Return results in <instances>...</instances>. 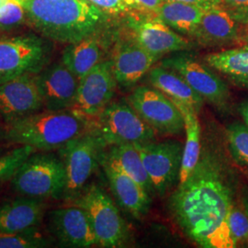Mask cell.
I'll return each mask as SVG.
<instances>
[{
	"label": "cell",
	"mask_w": 248,
	"mask_h": 248,
	"mask_svg": "<svg viewBox=\"0 0 248 248\" xmlns=\"http://www.w3.org/2000/svg\"><path fill=\"white\" fill-rule=\"evenodd\" d=\"M155 192L165 195L179 181L182 165V144L177 141L135 143Z\"/></svg>",
	"instance_id": "11"
},
{
	"label": "cell",
	"mask_w": 248,
	"mask_h": 248,
	"mask_svg": "<svg viewBox=\"0 0 248 248\" xmlns=\"http://www.w3.org/2000/svg\"><path fill=\"white\" fill-rule=\"evenodd\" d=\"M204 62L235 85L248 89V44L209 53L204 56Z\"/></svg>",
	"instance_id": "24"
},
{
	"label": "cell",
	"mask_w": 248,
	"mask_h": 248,
	"mask_svg": "<svg viewBox=\"0 0 248 248\" xmlns=\"http://www.w3.org/2000/svg\"><path fill=\"white\" fill-rule=\"evenodd\" d=\"M0 120H1V119H0Z\"/></svg>",
	"instance_id": "41"
},
{
	"label": "cell",
	"mask_w": 248,
	"mask_h": 248,
	"mask_svg": "<svg viewBox=\"0 0 248 248\" xmlns=\"http://www.w3.org/2000/svg\"><path fill=\"white\" fill-rule=\"evenodd\" d=\"M241 201H242V202L245 205V207H246V209H247V211L248 212V195L243 196V198L241 199Z\"/></svg>",
	"instance_id": "37"
},
{
	"label": "cell",
	"mask_w": 248,
	"mask_h": 248,
	"mask_svg": "<svg viewBox=\"0 0 248 248\" xmlns=\"http://www.w3.org/2000/svg\"><path fill=\"white\" fill-rule=\"evenodd\" d=\"M117 85L111 60L99 62L79 80L73 109L96 118L111 102Z\"/></svg>",
	"instance_id": "13"
},
{
	"label": "cell",
	"mask_w": 248,
	"mask_h": 248,
	"mask_svg": "<svg viewBox=\"0 0 248 248\" xmlns=\"http://www.w3.org/2000/svg\"><path fill=\"white\" fill-rule=\"evenodd\" d=\"M11 187L20 196L37 199H61L65 171L61 157L52 151H36L10 179Z\"/></svg>",
	"instance_id": "4"
},
{
	"label": "cell",
	"mask_w": 248,
	"mask_h": 248,
	"mask_svg": "<svg viewBox=\"0 0 248 248\" xmlns=\"http://www.w3.org/2000/svg\"><path fill=\"white\" fill-rule=\"evenodd\" d=\"M106 143L93 129L58 149L65 171L62 199L74 202L87 186L89 178L101 163Z\"/></svg>",
	"instance_id": "6"
},
{
	"label": "cell",
	"mask_w": 248,
	"mask_h": 248,
	"mask_svg": "<svg viewBox=\"0 0 248 248\" xmlns=\"http://www.w3.org/2000/svg\"><path fill=\"white\" fill-rule=\"evenodd\" d=\"M0 32H1V31H0Z\"/></svg>",
	"instance_id": "40"
},
{
	"label": "cell",
	"mask_w": 248,
	"mask_h": 248,
	"mask_svg": "<svg viewBox=\"0 0 248 248\" xmlns=\"http://www.w3.org/2000/svg\"><path fill=\"white\" fill-rule=\"evenodd\" d=\"M242 41L243 42H245L246 44H248V27L247 28V31H246V33H245V35L243 37V39H242Z\"/></svg>",
	"instance_id": "38"
},
{
	"label": "cell",
	"mask_w": 248,
	"mask_h": 248,
	"mask_svg": "<svg viewBox=\"0 0 248 248\" xmlns=\"http://www.w3.org/2000/svg\"><path fill=\"white\" fill-rule=\"evenodd\" d=\"M205 9L179 1H164L156 12V17L180 35L193 38Z\"/></svg>",
	"instance_id": "23"
},
{
	"label": "cell",
	"mask_w": 248,
	"mask_h": 248,
	"mask_svg": "<svg viewBox=\"0 0 248 248\" xmlns=\"http://www.w3.org/2000/svg\"><path fill=\"white\" fill-rule=\"evenodd\" d=\"M244 26L222 7L211 8L204 10L193 38L204 45H228L242 41L247 31Z\"/></svg>",
	"instance_id": "20"
},
{
	"label": "cell",
	"mask_w": 248,
	"mask_h": 248,
	"mask_svg": "<svg viewBox=\"0 0 248 248\" xmlns=\"http://www.w3.org/2000/svg\"><path fill=\"white\" fill-rule=\"evenodd\" d=\"M240 113L245 122V124L248 127V100L241 103L239 108Z\"/></svg>",
	"instance_id": "36"
},
{
	"label": "cell",
	"mask_w": 248,
	"mask_h": 248,
	"mask_svg": "<svg viewBox=\"0 0 248 248\" xmlns=\"http://www.w3.org/2000/svg\"><path fill=\"white\" fill-rule=\"evenodd\" d=\"M72 202L88 214L96 235L97 247H126L131 235L129 227L114 202L101 186L97 184L86 186Z\"/></svg>",
	"instance_id": "5"
},
{
	"label": "cell",
	"mask_w": 248,
	"mask_h": 248,
	"mask_svg": "<svg viewBox=\"0 0 248 248\" xmlns=\"http://www.w3.org/2000/svg\"><path fill=\"white\" fill-rule=\"evenodd\" d=\"M149 81L154 88L170 99L194 108L198 113L201 112L205 102L203 98L177 72L158 65L151 68Z\"/></svg>",
	"instance_id": "21"
},
{
	"label": "cell",
	"mask_w": 248,
	"mask_h": 248,
	"mask_svg": "<svg viewBox=\"0 0 248 248\" xmlns=\"http://www.w3.org/2000/svg\"><path fill=\"white\" fill-rule=\"evenodd\" d=\"M108 16L132 14L128 0H84Z\"/></svg>",
	"instance_id": "32"
},
{
	"label": "cell",
	"mask_w": 248,
	"mask_h": 248,
	"mask_svg": "<svg viewBox=\"0 0 248 248\" xmlns=\"http://www.w3.org/2000/svg\"><path fill=\"white\" fill-rule=\"evenodd\" d=\"M52 45L45 37L21 34L0 39V85L25 75H37L49 64Z\"/></svg>",
	"instance_id": "7"
},
{
	"label": "cell",
	"mask_w": 248,
	"mask_h": 248,
	"mask_svg": "<svg viewBox=\"0 0 248 248\" xmlns=\"http://www.w3.org/2000/svg\"><path fill=\"white\" fill-rule=\"evenodd\" d=\"M226 138L231 154L240 164L248 167V127L234 123L226 129Z\"/></svg>",
	"instance_id": "29"
},
{
	"label": "cell",
	"mask_w": 248,
	"mask_h": 248,
	"mask_svg": "<svg viewBox=\"0 0 248 248\" xmlns=\"http://www.w3.org/2000/svg\"><path fill=\"white\" fill-rule=\"evenodd\" d=\"M102 45L97 35L90 36L66 45L62 51V62L80 80L102 62Z\"/></svg>",
	"instance_id": "22"
},
{
	"label": "cell",
	"mask_w": 248,
	"mask_h": 248,
	"mask_svg": "<svg viewBox=\"0 0 248 248\" xmlns=\"http://www.w3.org/2000/svg\"><path fill=\"white\" fill-rule=\"evenodd\" d=\"M53 245L38 228L31 230L0 232V248H43Z\"/></svg>",
	"instance_id": "27"
},
{
	"label": "cell",
	"mask_w": 248,
	"mask_h": 248,
	"mask_svg": "<svg viewBox=\"0 0 248 248\" xmlns=\"http://www.w3.org/2000/svg\"><path fill=\"white\" fill-rule=\"evenodd\" d=\"M6 1H7V0H0V8L4 5V3H5Z\"/></svg>",
	"instance_id": "39"
},
{
	"label": "cell",
	"mask_w": 248,
	"mask_h": 248,
	"mask_svg": "<svg viewBox=\"0 0 248 248\" xmlns=\"http://www.w3.org/2000/svg\"><path fill=\"white\" fill-rule=\"evenodd\" d=\"M45 109L64 110L75 106L79 79L62 62L47 64L35 75Z\"/></svg>",
	"instance_id": "16"
},
{
	"label": "cell",
	"mask_w": 248,
	"mask_h": 248,
	"mask_svg": "<svg viewBox=\"0 0 248 248\" xmlns=\"http://www.w3.org/2000/svg\"><path fill=\"white\" fill-rule=\"evenodd\" d=\"M163 2L164 0H128L132 14L146 16H156V12Z\"/></svg>",
	"instance_id": "34"
},
{
	"label": "cell",
	"mask_w": 248,
	"mask_h": 248,
	"mask_svg": "<svg viewBox=\"0 0 248 248\" xmlns=\"http://www.w3.org/2000/svg\"><path fill=\"white\" fill-rule=\"evenodd\" d=\"M222 156L204 147L194 170L169 198L175 222L202 248H235L227 226L236 201L234 179Z\"/></svg>",
	"instance_id": "1"
},
{
	"label": "cell",
	"mask_w": 248,
	"mask_h": 248,
	"mask_svg": "<svg viewBox=\"0 0 248 248\" xmlns=\"http://www.w3.org/2000/svg\"><path fill=\"white\" fill-rule=\"evenodd\" d=\"M47 228L62 248L97 247V239L87 213L73 205L46 213Z\"/></svg>",
	"instance_id": "14"
},
{
	"label": "cell",
	"mask_w": 248,
	"mask_h": 248,
	"mask_svg": "<svg viewBox=\"0 0 248 248\" xmlns=\"http://www.w3.org/2000/svg\"><path fill=\"white\" fill-rule=\"evenodd\" d=\"M131 37L158 60L169 53L187 51L192 44L156 16L132 14L127 20Z\"/></svg>",
	"instance_id": "12"
},
{
	"label": "cell",
	"mask_w": 248,
	"mask_h": 248,
	"mask_svg": "<svg viewBox=\"0 0 248 248\" xmlns=\"http://www.w3.org/2000/svg\"><path fill=\"white\" fill-rule=\"evenodd\" d=\"M43 37L69 45L97 35L108 16L84 0H16Z\"/></svg>",
	"instance_id": "2"
},
{
	"label": "cell",
	"mask_w": 248,
	"mask_h": 248,
	"mask_svg": "<svg viewBox=\"0 0 248 248\" xmlns=\"http://www.w3.org/2000/svg\"><path fill=\"white\" fill-rule=\"evenodd\" d=\"M172 100V99H171ZM182 113L184 119V129L186 132V143L183 149L182 165L179 175V183H183L189 177L200 160L202 154V129L199 122L198 112L194 108L181 102L172 100Z\"/></svg>",
	"instance_id": "25"
},
{
	"label": "cell",
	"mask_w": 248,
	"mask_h": 248,
	"mask_svg": "<svg viewBox=\"0 0 248 248\" xmlns=\"http://www.w3.org/2000/svg\"><path fill=\"white\" fill-rule=\"evenodd\" d=\"M127 102L155 133L178 135L185 130L184 119L177 105L154 87L136 88Z\"/></svg>",
	"instance_id": "10"
},
{
	"label": "cell",
	"mask_w": 248,
	"mask_h": 248,
	"mask_svg": "<svg viewBox=\"0 0 248 248\" xmlns=\"http://www.w3.org/2000/svg\"><path fill=\"white\" fill-rule=\"evenodd\" d=\"M36 152L28 145L16 146L14 149L0 155V183L10 180L22 163Z\"/></svg>",
	"instance_id": "30"
},
{
	"label": "cell",
	"mask_w": 248,
	"mask_h": 248,
	"mask_svg": "<svg viewBox=\"0 0 248 248\" xmlns=\"http://www.w3.org/2000/svg\"><path fill=\"white\" fill-rule=\"evenodd\" d=\"M160 65L179 74L186 83L203 98L220 110H224L230 100V91L226 83L211 69L186 51L177 52L163 59Z\"/></svg>",
	"instance_id": "9"
},
{
	"label": "cell",
	"mask_w": 248,
	"mask_h": 248,
	"mask_svg": "<svg viewBox=\"0 0 248 248\" xmlns=\"http://www.w3.org/2000/svg\"><path fill=\"white\" fill-rule=\"evenodd\" d=\"M164 1H179L189 4H194L204 9L215 7H221V0H164Z\"/></svg>",
	"instance_id": "35"
},
{
	"label": "cell",
	"mask_w": 248,
	"mask_h": 248,
	"mask_svg": "<svg viewBox=\"0 0 248 248\" xmlns=\"http://www.w3.org/2000/svg\"><path fill=\"white\" fill-rule=\"evenodd\" d=\"M94 121V130L107 147L152 142L155 132L127 101H111Z\"/></svg>",
	"instance_id": "8"
},
{
	"label": "cell",
	"mask_w": 248,
	"mask_h": 248,
	"mask_svg": "<svg viewBox=\"0 0 248 248\" xmlns=\"http://www.w3.org/2000/svg\"><path fill=\"white\" fill-rule=\"evenodd\" d=\"M45 109L35 75H25L0 85V119L16 122Z\"/></svg>",
	"instance_id": "15"
},
{
	"label": "cell",
	"mask_w": 248,
	"mask_h": 248,
	"mask_svg": "<svg viewBox=\"0 0 248 248\" xmlns=\"http://www.w3.org/2000/svg\"><path fill=\"white\" fill-rule=\"evenodd\" d=\"M103 156L115 164L149 194L155 192L150 177L145 170L141 155L135 143L109 146V149L103 153Z\"/></svg>",
	"instance_id": "26"
},
{
	"label": "cell",
	"mask_w": 248,
	"mask_h": 248,
	"mask_svg": "<svg viewBox=\"0 0 248 248\" xmlns=\"http://www.w3.org/2000/svg\"><path fill=\"white\" fill-rule=\"evenodd\" d=\"M100 165L120 206L135 218L146 215L150 209V194L103 155Z\"/></svg>",
	"instance_id": "18"
},
{
	"label": "cell",
	"mask_w": 248,
	"mask_h": 248,
	"mask_svg": "<svg viewBox=\"0 0 248 248\" xmlns=\"http://www.w3.org/2000/svg\"><path fill=\"white\" fill-rule=\"evenodd\" d=\"M94 129V121L75 109H43L0 129V140L36 151L60 149L73 139Z\"/></svg>",
	"instance_id": "3"
},
{
	"label": "cell",
	"mask_w": 248,
	"mask_h": 248,
	"mask_svg": "<svg viewBox=\"0 0 248 248\" xmlns=\"http://www.w3.org/2000/svg\"><path fill=\"white\" fill-rule=\"evenodd\" d=\"M221 7L242 24L248 26V0H221Z\"/></svg>",
	"instance_id": "33"
},
{
	"label": "cell",
	"mask_w": 248,
	"mask_h": 248,
	"mask_svg": "<svg viewBox=\"0 0 248 248\" xmlns=\"http://www.w3.org/2000/svg\"><path fill=\"white\" fill-rule=\"evenodd\" d=\"M27 20L25 10L16 0H7L0 8V31H10Z\"/></svg>",
	"instance_id": "31"
},
{
	"label": "cell",
	"mask_w": 248,
	"mask_h": 248,
	"mask_svg": "<svg viewBox=\"0 0 248 248\" xmlns=\"http://www.w3.org/2000/svg\"><path fill=\"white\" fill-rule=\"evenodd\" d=\"M156 57L145 51L132 37L117 43L112 55V70L117 84L132 88L150 71Z\"/></svg>",
	"instance_id": "17"
},
{
	"label": "cell",
	"mask_w": 248,
	"mask_h": 248,
	"mask_svg": "<svg viewBox=\"0 0 248 248\" xmlns=\"http://www.w3.org/2000/svg\"><path fill=\"white\" fill-rule=\"evenodd\" d=\"M48 205L42 199L20 196L0 204V232L39 228Z\"/></svg>",
	"instance_id": "19"
},
{
	"label": "cell",
	"mask_w": 248,
	"mask_h": 248,
	"mask_svg": "<svg viewBox=\"0 0 248 248\" xmlns=\"http://www.w3.org/2000/svg\"><path fill=\"white\" fill-rule=\"evenodd\" d=\"M227 226L235 248L248 247V212L242 201H235L232 205Z\"/></svg>",
	"instance_id": "28"
}]
</instances>
